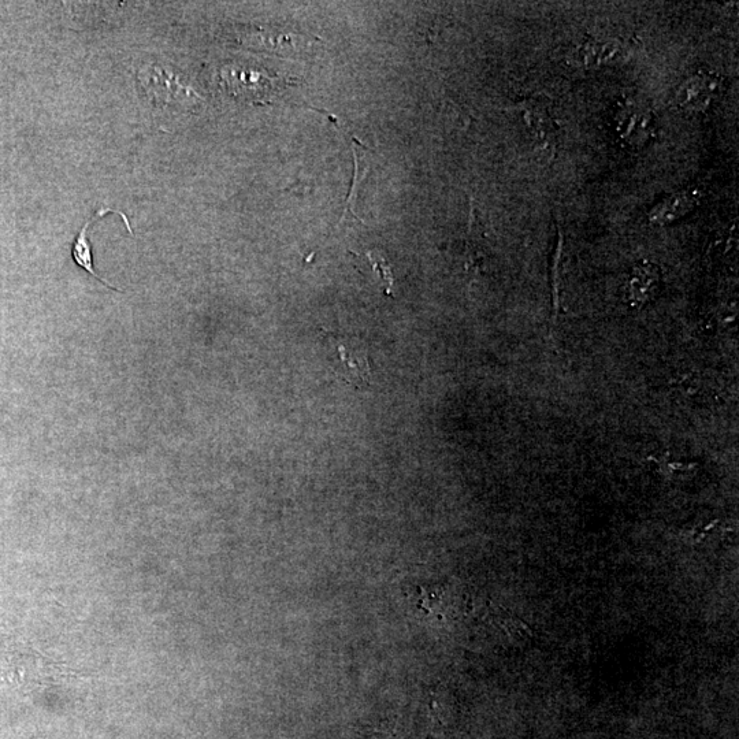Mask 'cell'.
Segmentation results:
<instances>
[{
	"mask_svg": "<svg viewBox=\"0 0 739 739\" xmlns=\"http://www.w3.org/2000/svg\"><path fill=\"white\" fill-rule=\"evenodd\" d=\"M618 131L620 136L633 144L642 146L648 141L653 131V114L648 107L641 105H627L618 114Z\"/></svg>",
	"mask_w": 739,
	"mask_h": 739,
	"instance_id": "52a82bcc",
	"label": "cell"
},
{
	"mask_svg": "<svg viewBox=\"0 0 739 739\" xmlns=\"http://www.w3.org/2000/svg\"><path fill=\"white\" fill-rule=\"evenodd\" d=\"M139 80L151 102L161 107L193 106L195 100L202 99L191 88L181 83L176 74L158 66L140 69Z\"/></svg>",
	"mask_w": 739,
	"mask_h": 739,
	"instance_id": "6da1fadb",
	"label": "cell"
},
{
	"mask_svg": "<svg viewBox=\"0 0 739 739\" xmlns=\"http://www.w3.org/2000/svg\"><path fill=\"white\" fill-rule=\"evenodd\" d=\"M341 360H343L345 370L349 373V378H356L359 381H367L369 378V365L365 355H360V352H349L344 345L339 347Z\"/></svg>",
	"mask_w": 739,
	"mask_h": 739,
	"instance_id": "9c48e42d",
	"label": "cell"
},
{
	"mask_svg": "<svg viewBox=\"0 0 739 739\" xmlns=\"http://www.w3.org/2000/svg\"><path fill=\"white\" fill-rule=\"evenodd\" d=\"M622 54V44L614 40L601 42V40L589 39L571 51L568 62L578 69H599L601 66L615 62L616 59L622 57Z\"/></svg>",
	"mask_w": 739,
	"mask_h": 739,
	"instance_id": "8992f818",
	"label": "cell"
},
{
	"mask_svg": "<svg viewBox=\"0 0 739 739\" xmlns=\"http://www.w3.org/2000/svg\"><path fill=\"white\" fill-rule=\"evenodd\" d=\"M367 256H369V262L371 263V266H373L374 271H377V273L380 274L381 280H384L386 284H388L386 285L385 292L388 293V295H392L393 273L391 265H389L384 256H381L378 252H370Z\"/></svg>",
	"mask_w": 739,
	"mask_h": 739,
	"instance_id": "30bf717a",
	"label": "cell"
},
{
	"mask_svg": "<svg viewBox=\"0 0 739 739\" xmlns=\"http://www.w3.org/2000/svg\"><path fill=\"white\" fill-rule=\"evenodd\" d=\"M514 111L519 115L527 136L540 154L553 158L557 147V128L548 107L538 100H523Z\"/></svg>",
	"mask_w": 739,
	"mask_h": 739,
	"instance_id": "7a4b0ae2",
	"label": "cell"
},
{
	"mask_svg": "<svg viewBox=\"0 0 739 739\" xmlns=\"http://www.w3.org/2000/svg\"><path fill=\"white\" fill-rule=\"evenodd\" d=\"M661 273L652 263H641L631 270L625 285V299L633 307H645L659 295Z\"/></svg>",
	"mask_w": 739,
	"mask_h": 739,
	"instance_id": "277c9868",
	"label": "cell"
},
{
	"mask_svg": "<svg viewBox=\"0 0 739 739\" xmlns=\"http://www.w3.org/2000/svg\"><path fill=\"white\" fill-rule=\"evenodd\" d=\"M704 192L700 188L682 189L674 195L668 196L663 202L656 204L649 213V222L652 225L664 226L674 224L678 219L685 217L696 209L703 199Z\"/></svg>",
	"mask_w": 739,
	"mask_h": 739,
	"instance_id": "5b68a950",
	"label": "cell"
},
{
	"mask_svg": "<svg viewBox=\"0 0 739 739\" xmlns=\"http://www.w3.org/2000/svg\"><path fill=\"white\" fill-rule=\"evenodd\" d=\"M114 214L117 213L118 215H121L122 219H124V222L126 224V228H128L129 233L132 235V228H131V222H129L128 217H126L125 214H122L121 211H115L111 209H102L96 213L95 217H92L89 219L87 224L83 226V229L80 230L79 235H77V239L74 240L73 248H72V255H73V261L76 262V265H79L81 269L87 271L88 274H91L92 277H95L96 280H99L102 282V284H105L106 287H109L110 289H113V291L120 292V289H117L113 287V285H110L109 282H106L103 280L102 277L99 276L98 273L95 271L94 267V255H92V247L91 243H89L87 232L89 225L92 224V222H95L96 219L105 217L106 214Z\"/></svg>",
	"mask_w": 739,
	"mask_h": 739,
	"instance_id": "ba28073f",
	"label": "cell"
},
{
	"mask_svg": "<svg viewBox=\"0 0 739 739\" xmlns=\"http://www.w3.org/2000/svg\"><path fill=\"white\" fill-rule=\"evenodd\" d=\"M722 91V80L716 74L698 70L683 81L675 94V105L686 113H703Z\"/></svg>",
	"mask_w": 739,
	"mask_h": 739,
	"instance_id": "3957f363",
	"label": "cell"
}]
</instances>
